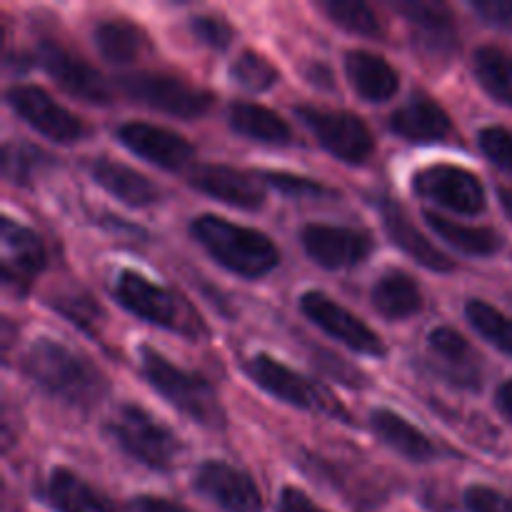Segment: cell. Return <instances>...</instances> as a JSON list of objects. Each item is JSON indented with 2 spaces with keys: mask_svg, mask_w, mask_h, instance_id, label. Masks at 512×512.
I'll return each instance as SVG.
<instances>
[{
  "mask_svg": "<svg viewBox=\"0 0 512 512\" xmlns=\"http://www.w3.org/2000/svg\"><path fill=\"white\" fill-rule=\"evenodd\" d=\"M465 505L470 512H512V498L485 485H473L465 490Z\"/></svg>",
  "mask_w": 512,
  "mask_h": 512,
  "instance_id": "f35d334b",
  "label": "cell"
},
{
  "mask_svg": "<svg viewBox=\"0 0 512 512\" xmlns=\"http://www.w3.org/2000/svg\"><path fill=\"white\" fill-rule=\"evenodd\" d=\"M245 373L258 388H263L265 393L283 400V403L295 405L300 410H315V413H338L333 398L325 390H320L318 385H313L308 378L290 370L288 365L278 363L270 355H253L245 363Z\"/></svg>",
  "mask_w": 512,
  "mask_h": 512,
  "instance_id": "9c48e42d",
  "label": "cell"
},
{
  "mask_svg": "<svg viewBox=\"0 0 512 512\" xmlns=\"http://www.w3.org/2000/svg\"><path fill=\"white\" fill-rule=\"evenodd\" d=\"M430 228L450 243L453 248H458L465 255H478V258H488V255L498 253L500 238L495 230L490 228H470V225H460L455 220L443 218L438 213H425Z\"/></svg>",
  "mask_w": 512,
  "mask_h": 512,
  "instance_id": "f1b7e54d",
  "label": "cell"
},
{
  "mask_svg": "<svg viewBox=\"0 0 512 512\" xmlns=\"http://www.w3.org/2000/svg\"><path fill=\"white\" fill-rule=\"evenodd\" d=\"M108 433L125 455L150 470H170L178 463L180 440L163 423L138 405H120L108 423Z\"/></svg>",
  "mask_w": 512,
  "mask_h": 512,
  "instance_id": "277c9868",
  "label": "cell"
},
{
  "mask_svg": "<svg viewBox=\"0 0 512 512\" xmlns=\"http://www.w3.org/2000/svg\"><path fill=\"white\" fill-rule=\"evenodd\" d=\"M193 238L210 258L243 278H263L280 265V253L268 235L243 228L218 215H200L190 225Z\"/></svg>",
  "mask_w": 512,
  "mask_h": 512,
  "instance_id": "7a4b0ae2",
  "label": "cell"
},
{
  "mask_svg": "<svg viewBox=\"0 0 512 512\" xmlns=\"http://www.w3.org/2000/svg\"><path fill=\"white\" fill-rule=\"evenodd\" d=\"M500 205H503L505 213L512 218V188H503L500 190Z\"/></svg>",
  "mask_w": 512,
  "mask_h": 512,
  "instance_id": "f6af8a7d",
  "label": "cell"
},
{
  "mask_svg": "<svg viewBox=\"0 0 512 512\" xmlns=\"http://www.w3.org/2000/svg\"><path fill=\"white\" fill-rule=\"evenodd\" d=\"M295 113L303 120L305 128L318 138V143L343 163H365L373 153V133L358 115L345 113V110L310 108V105H300Z\"/></svg>",
  "mask_w": 512,
  "mask_h": 512,
  "instance_id": "52a82bcc",
  "label": "cell"
},
{
  "mask_svg": "<svg viewBox=\"0 0 512 512\" xmlns=\"http://www.w3.org/2000/svg\"><path fill=\"white\" fill-rule=\"evenodd\" d=\"M323 13L333 20L338 28L348 30L355 35H368V38H380L385 33L380 15L370 8L368 3H348V0H325L320 3Z\"/></svg>",
  "mask_w": 512,
  "mask_h": 512,
  "instance_id": "1f68e13d",
  "label": "cell"
},
{
  "mask_svg": "<svg viewBox=\"0 0 512 512\" xmlns=\"http://www.w3.org/2000/svg\"><path fill=\"white\" fill-rule=\"evenodd\" d=\"M90 175L113 198L123 200L125 205H133V208H148L160 200V190L145 175L110 158H95L90 163Z\"/></svg>",
  "mask_w": 512,
  "mask_h": 512,
  "instance_id": "7402d4cb",
  "label": "cell"
},
{
  "mask_svg": "<svg viewBox=\"0 0 512 512\" xmlns=\"http://www.w3.org/2000/svg\"><path fill=\"white\" fill-rule=\"evenodd\" d=\"M473 70L485 93L498 103L512 105V55L500 48H480Z\"/></svg>",
  "mask_w": 512,
  "mask_h": 512,
  "instance_id": "f546056e",
  "label": "cell"
},
{
  "mask_svg": "<svg viewBox=\"0 0 512 512\" xmlns=\"http://www.w3.org/2000/svg\"><path fill=\"white\" fill-rule=\"evenodd\" d=\"M230 78L240 88L250 90V93H263V90H270L278 83L280 73L268 58L253 53V50H245L230 65Z\"/></svg>",
  "mask_w": 512,
  "mask_h": 512,
  "instance_id": "d6a6232c",
  "label": "cell"
},
{
  "mask_svg": "<svg viewBox=\"0 0 512 512\" xmlns=\"http://www.w3.org/2000/svg\"><path fill=\"white\" fill-rule=\"evenodd\" d=\"M195 490L225 512H260L263 495L248 473L220 460H208L195 473Z\"/></svg>",
  "mask_w": 512,
  "mask_h": 512,
  "instance_id": "5bb4252c",
  "label": "cell"
},
{
  "mask_svg": "<svg viewBox=\"0 0 512 512\" xmlns=\"http://www.w3.org/2000/svg\"><path fill=\"white\" fill-rule=\"evenodd\" d=\"M190 30L208 48L225 50L233 43V28H230V23L223 18H215V15H195L190 20Z\"/></svg>",
  "mask_w": 512,
  "mask_h": 512,
  "instance_id": "d590c367",
  "label": "cell"
},
{
  "mask_svg": "<svg viewBox=\"0 0 512 512\" xmlns=\"http://www.w3.org/2000/svg\"><path fill=\"white\" fill-rule=\"evenodd\" d=\"M278 512H325L323 508L313 503L303 490L298 488H283L278 500Z\"/></svg>",
  "mask_w": 512,
  "mask_h": 512,
  "instance_id": "60d3db41",
  "label": "cell"
},
{
  "mask_svg": "<svg viewBox=\"0 0 512 512\" xmlns=\"http://www.w3.org/2000/svg\"><path fill=\"white\" fill-rule=\"evenodd\" d=\"M228 123L243 138L255 140L265 145H288L293 140V130L273 110L263 108L255 103H233L228 108Z\"/></svg>",
  "mask_w": 512,
  "mask_h": 512,
  "instance_id": "d4e9b609",
  "label": "cell"
},
{
  "mask_svg": "<svg viewBox=\"0 0 512 512\" xmlns=\"http://www.w3.org/2000/svg\"><path fill=\"white\" fill-rule=\"evenodd\" d=\"M498 408L503 410V413L512 420V380H508V383L500 385V390H498Z\"/></svg>",
  "mask_w": 512,
  "mask_h": 512,
  "instance_id": "ee69618b",
  "label": "cell"
},
{
  "mask_svg": "<svg viewBox=\"0 0 512 512\" xmlns=\"http://www.w3.org/2000/svg\"><path fill=\"white\" fill-rule=\"evenodd\" d=\"M448 113L428 95H415L403 108L390 115V130L410 143H435L450 133Z\"/></svg>",
  "mask_w": 512,
  "mask_h": 512,
  "instance_id": "d6986e66",
  "label": "cell"
},
{
  "mask_svg": "<svg viewBox=\"0 0 512 512\" xmlns=\"http://www.w3.org/2000/svg\"><path fill=\"white\" fill-rule=\"evenodd\" d=\"M480 150L493 165L512 173V133L505 128H485L478 135Z\"/></svg>",
  "mask_w": 512,
  "mask_h": 512,
  "instance_id": "8d00e7d4",
  "label": "cell"
},
{
  "mask_svg": "<svg viewBox=\"0 0 512 512\" xmlns=\"http://www.w3.org/2000/svg\"><path fill=\"white\" fill-rule=\"evenodd\" d=\"M470 8L493 28L512 30V0H473Z\"/></svg>",
  "mask_w": 512,
  "mask_h": 512,
  "instance_id": "ab89813d",
  "label": "cell"
},
{
  "mask_svg": "<svg viewBox=\"0 0 512 512\" xmlns=\"http://www.w3.org/2000/svg\"><path fill=\"white\" fill-rule=\"evenodd\" d=\"M380 215H383L385 233L393 240L395 248H400L405 255H410L415 263L433 270V273H450V270L455 268L453 260H450L443 250L435 248V245L415 228L410 215L405 213L400 205H395L393 200H383V203H380Z\"/></svg>",
  "mask_w": 512,
  "mask_h": 512,
  "instance_id": "ac0fdd59",
  "label": "cell"
},
{
  "mask_svg": "<svg viewBox=\"0 0 512 512\" xmlns=\"http://www.w3.org/2000/svg\"><path fill=\"white\" fill-rule=\"evenodd\" d=\"M3 280L15 290H25L35 275L45 268L43 240L30 228H23L15 220L3 218Z\"/></svg>",
  "mask_w": 512,
  "mask_h": 512,
  "instance_id": "e0dca14e",
  "label": "cell"
},
{
  "mask_svg": "<svg viewBox=\"0 0 512 512\" xmlns=\"http://www.w3.org/2000/svg\"><path fill=\"white\" fill-rule=\"evenodd\" d=\"M308 80L313 85H320V88H333V83H330V80H333V75L328 73V68H325V65H313V68H308Z\"/></svg>",
  "mask_w": 512,
  "mask_h": 512,
  "instance_id": "7bdbcfd3",
  "label": "cell"
},
{
  "mask_svg": "<svg viewBox=\"0 0 512 512\" xmlns=\"http://www.w3.org/2000/svg\"><path fill=\"white\" fill-rule=\"evenodd\" d=\"M120 90L133 103H140L145 108L160 110V113H168L185 120L200 118L213 105V95L208 90L195 88L188 80L165 73L125 75V78H120Z\"/></svg>",
  "mask_w": 512,
  "mask_h": 512,
  "instance_id": "8992f818",
  "label": "cell"
},
{
  "mask_svg": "<svg viewBox=\"0 0 512 512\" xmlns=\"http://www.w3.org/2000/svg\"><path fill=\"white\" fill-rule=\"evenodd\" d=\"M373 305L383 318L405 320L423 310V293L408 273L390 270L373 285Z\"/></svg>",
  "mask_w": 512,
  "mask_h": 512,
  "instance_id": "484cf974",
  "label": "cell"
},
{
  "mask_svg": "<svg viewBox=\"0 0 512 512\" xmlns=\"http://www.w3.org/2000/svg\"><path fill=\"white\" fill-rule=\"evenodd\" d=\"M300 310L305 313V318L313 325H318L323 333H328L330 338L340 340L343 345H348L350 350L363 355H385V345L368 325L360 318H355L350 310H345L343 305L335 303L333 298H328L325 293L318 290H310L300 298Z\"/></svg>",
  "mask_w": 512,
  "mask_h": 512,
  "instance_id": "8fae6325",
  "label": "cell"
},
{
  "mask_svg": "<svg viewBox=\"0 0 512 512\" xmlns=\"http://www.w3.org/2000/svg\"><path fill=\"white\" fill-rule=\"evenodd\" d=\"M43 495L58 512H120L113 500L68 468H55L48 475Z\"/></svg>",
  "mask_w": 512,
  "mask_h": 512,
  "instance_id": "44dd1931",
  "label": "cell"
},
{
  "mask_svg": "<svg viewBox=\"0 0 512 512\" xmlns=\"http://www.w3.org/2000/svg\"><path fill=\"white\" fill-rule=\"evenodd\" d=\"M140 370H143L145 380L155 393L163 395L175 410L188 415L193 423L203 425V428H223L225 425V410L220 405L218 393L213 385L203 378V375L188 373V370L178 368L170 363L165 355H160L153 348H140Z\"/></svg>",
  "mask_w": 512,
  "mask_h": 512,
  "instance_id": "3957f363",
  "label": "cell"
},
{
  "mask_svg": "<svg viewBox=\"0 0 512 512\" xmlns=\"http://www.w3.org/2000/svg\"><path fill=\"white\" fill-rule=\"evenodd\" d=\"M305 253L320 268H353L373 253V238L365 230L338 228V225H305L300 233Z\"/></svg>",
  "mask_w": 512,
  "mask_h": 512,
  "instance_id": "4fadbf2b",
  "label": "cell"
},
{
  "mask_svg": "<svg viewBox=\"0 0 512 512\" xmlns=\"http://www.w3.org/2000/svg\"><path fill=\"white\" fill-rule=\"evenodd\" d=\"M43 160L45 155L38 153V150L8 143L3 155V173L10 183H28L35 170L43 165Z\"/></svg>",
  "mask_w": 512,
  "mask_h": 512,
  "instance_id": "e575fe53",
  "label": "cell"
},
{
  "mask_svg": "<svg viewBox=\"0 0 512 512\" xmlns=\"http://www.w3.org/2000/svg\"><path fill=\"white\" fill-rule=\"evenodd\" d=\"M190 185L198 188L200 193L210 195V198L233 205V208L258 210L265 203V190L260 180L243 173V170L230 168V165H198L190 173Z\"/></svg>",
  "mask_w": 512,
  "mask_h": 512,
  "instance_id": "2e32d148",
  "label": "cell"
},
{
  "mask_svg": "<svg viewBox=\"0 0 512 512\" xmlns=\"http://www.w3.org/2000/svg\"><path fill=\"white\" fill-rule=\"evenodd\" d=\"M413 188L420 198L460 215H478L485 210V190L470 170L460 165L438 163L415 173Z\"/></svg>",
  "mask_w": 512,
  "mask_h": 512,
  "instance_id": "ba28073f",
  "label": "cell"
},
{
  "mask_svg": "<svg viewBox=\"0 0 512 512\" xmlns=\"http://www.w3.org/2000/svg\"><path fill=\"white\" fill-rule=\"evenodd\" d=\"M118 138L130 153L163 170H180L193 160V145L183 135L150 123H125L118 128Z\"/></svg>",
  "mask_w": 512,
  "mask_h": 512,
  "instance_id": "9a60e30c",
  "label": "cell"
},
{
  "mask_svg": "<svg viewBox=\"0 0 512 512\" xmlns=\"http://www.w3.org/2000/svg\"><path fill=\"white\" fill-rule=\"evenodd\" d=\"M113 295L135 318L145 320L150 325H158V328L173 330V333L198 338V320H193L188 305L178 295L155 285L145 275L123 270L118 280H115Z\"/></svg>",
  "mask_w": 512,
  "mask_h": 512,
  "instance_id": "5b68a950",
  "label": "cell"
},
{
  "mask_svg": "<svg viewBox=\"0 0 512 512\" xmlns=\"http://www.w3.org/2000/svg\"><path fill=\"white\" fill-rule=\"evenodd\" d=\"M370 425H373L375 435L383 440L388 448L395 453L408 458L410 463H430L438 455L433 440L425 433H420L413 423L403 418V415L393 413V410H375L370 415Z\"/></svg>",
  "mask_w": 512,
  "mask_h": 512,
  "instance_id": "cb8c5ba5",
  "label": "cell"
},
{
  "mask_svg": "<svg viewBox=\"0 0 512 512\" xmlns=\"http://www.w3.org/2000/svg\"><path fill=\"white\" fill-rule=\"evenodd\" d=\"M345 73L355 93L368 103H385L400 88V78L393 65L368 50H353L345 55Z\"/></svg>",
  "mask_w": 512,
  "mask_h": 512,
  "instance_id": "ffe728a7",
  "label": "cell"
},
{
  "mask_svg": "<svg viewBox=\"0 0 512 512\" xmlns=\"http://www.w3.org/2000/svg\"><path fill=\"white\" fill-rule=\"evenodd\" d=\"M135 512H190L183 505L173 503L168 498H153V495H143V498L133 500Z\"/></svg>",
  "mask_w": 512,
  "mask_h": 512,
  "instance_id": "b9f144b4",
  "label": "cell"
},
{
  "mask_svg": "<svg viewBox=\"0 0 512 512\" xmlns=\"http://www.w3.org/2000/svg\"><path fill=\"white\" fill-rule=\"evenodd\" d=\"M95 45L108 63L128 65L145 53V33L125 18H110L95 25Z\"/></svg>",
  "mask_w": 512,
  "mask_h": 512,
  "instance_id": "4316f807",
  "label": "cell"
},
{
  "mask_svg": "<svg viewBox=\"0 0 512 512\" xmlns=\"http://www.w3.org/2000/svg\"><path fill=\"white\" fill-rule=\"evenodd\" d=\"M23 370L43 393L78 410H90L108 395V378L93 360L50 338H40L25 350Z\"/></svg>",
  "mask_w": 512,
  "mask_h": 512,
  "instance_id": "6da1fadb",
  "label": "cell"
},
{
  "mask_svg": "<svg viewBox=\"0 0 512 512\" xmlns=\"http://www.w3.org/2000/svg\"><path fill=\"white\" fill-rule=\"evenodd\" d=\"M8 105L20 120H25L30 128L38 130L53 143L73 145L88 133L78 115L65 110L63 105L55 103L45 90L35 88V85H13L8 90Z\"/></svg>",
  "mask_w": 512,
  "mask_h": 512,
  "instance_id": "30bf717a",
  "label": "cell"
},
{
  "mask_svg": "<svg viewBox=\"0 0 512 512\" xmlns=\"http://www.w3.org/2000/svg\"><path fill=\"white\" fill-rule=\"evenodd\" d=\"M38 60L45 68V73L65 90V93L75 95V98L85 100L93 105H108L113 93L110 85L98 70L75 53H70L63 45L53 43V40H43L38 45Z\"/></svg>",
  "mask_w": 512,
  "mask_h": 512,
  "instance_id": "7c38bea8",
  "label": "cell"
},
{
  "mask_svg": "<svg viewBox=\"0 0 512 512\" xmlns=\"http://www.w3.org/2000/svg\"><path fill=\"white\" fill-rule=\"evenodd\" d=\"M395 10L403 13L410 20L415 30H420L425 43L433 45L435 50L453 48L455 30L453 15L443 3H430V0H400L395 3Z\"/></svg>",
  "mask_w": 512,
  "mask_h": 512,
  "instance_id": "83f0119b",
  "label": "cell"
},
{
  "mask_svg": "<svg viewBox=\"0 0 512 512\" xmlns=\"http://www.w3.org/2000/svg\"><path fill=\"white\" fill-rule=\"evenodd\" d=\"M265 180H268L273 188L283 190L285 195H290V198H323V195H328V190H325L323 185L315 183V180L310 178H298V175L268 173L265 175Z\"/></svg>",
  "mask_w": 512,
  "mask_h": 512,
  "instance_id": "74e56055",
  "label": "cell"
},
{
  "mask_svg": "<svg viewBox=\"0 0 512 512\" xmlns=\"http://www.w3.org/2000/svg\"><path fill=\"white\" fill-rule=\"evenodd\" d=\"M53 308L85 333L95 335L103 323V310L85 293H60L58 298H53Z\"/></svg>",
  "mask_w": 512,
  "mask_h": 512,
  "instance_id": "836d02e7",
  "label": "cell"
},
{
  "mask_svg": "<svg viewBox=\"0 0 512 512\" xmlns=\"http://www.w3.org/2000/svg\"><path fill=\"white\" fill-rule=\"evenodd\" d=\"M465 318L490 345L512 358V318L485 300H470L465 305Z\"/></svg>",
  "mask_w": 512,
  "mask_h": 512,
  "instance_id": "4dcf8cb0",
  "label": "cell"
},
{
  "mask_svg": "<svg viewBox=\"0 0 512 512\" xmlns=\"http://www.w3.org/2000/svg\"><path fill=\"white\" fill-rule=\"evenodd\" d=\"M430 350L443 365L440 373L450 378L453 383L463 385V388H478L480 385V370L478 360H475L473 348L468 340L453 328H435L428 338Z\"/></svg>",
  "mask_w": 512,
  "mask_h": 512,
  "instance_id": "603a6c76",
  "label": "cell"
}]
</instances>
